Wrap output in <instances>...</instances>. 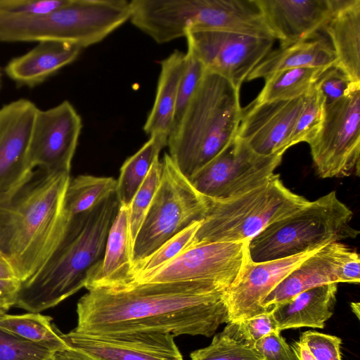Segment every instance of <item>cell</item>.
<instances>
[{
  "mask_svg": "<svg viewBox=\"0 0 360 360\" xmlns=\"http://www.w3.org/2000/svg\"><path fill=\"white\" fill-rule=\"evenodd\" d=\"M0 278H16L15 273L4 256L0 252Z\"/></svg>",
  "mask_w": 360,
  "mask_h": 360,
  "instance_id": "obj_43",
  "label": "cell"
},
{
  "mask_svg": "<svg viewBox=\"0 0 360 360\" xmlns=\"http://www.w3.org/2000/svg\"><path fill=\"white\" fill-rule=\"evenodd\" d=\"M316 250L258 263L248 257L238 276L226 292L229 322L243 321L270 312L262 306L263 300Z\"/></svg>",
  "mask_w": 360,
  "mask_h": 360,
  "instance_id": "obj_15",
  "label": "cell"
},
{
  "mask_svg": "<svg viewBox=\"0 0 360 360\" xmlns=\"http://www.w3.org/2000/svg\"><path fill=\"white\" fill-rule=\"evenodd\" d=\"M308 144L319 177L359 176L360 82L341 98L324 105L321 126Z\"/></svg>",
  "mask_w": 360,
  "mask_h": 360,
  "instance_id": "obj_8",
  "label": "cell"
},
{
  "mask_svg": "<svg viewBox=\"0 0 360 360\" xmlns=\"http://www.w3.org/2000/svg\"><path fill=\"white\" fill-rule=\"evenodd\" d=\"M323 106V99L314 84L304 96L302 109L290 135L288 148L312 140L322 122Z\"/></svg>",
  "mask_w": 360,
  "mask_h": 360,
  "instance_id": "obj_32",
  "label": "cell"
},
{
  "mask_svg": "<svg viewBox=\"0 0 360 360\" xmlns=\"http://www.w3.org/2000/svg\"><path fill=\"white\" fill-rule=\"evenodd\" d=\"M4 314V313H2L1 311H0V316Z\"/></svg>",
  "mask_w": 360,
  "mask_h": 360,
  "instance_id": "obj_46",
  "label": "cell"
},
{
  "mask_svg": "<svg viewBox=\"0 0 360 360\" xmlns=\"http://www.w3.org/2000/svg\"><path fill=\"white\" fill-rule=\"evenodd\" d=\"M207 200V211L191 245L249 242L267 226L294 213L309 201L285 187L277 174L238 197Z\"/></svg>",
  "mask_w": 360,
  "mask_h": 360,
  "instance_id": "obj_6",
  "label": "cell"
},
{
  "mask_svg": "<svg viewBox=\"0 0 360 360\" xmlns=\"http://www.w3.org/2000/svg\"><path fill=\"white\" fill-rule=\"evenodd\" d=\"M291 348L297 360H316L309 350L299 340L292 342Z\"/></svg>",
  "mask_w": 360,
  "mask_h": 360,
  "instance_id": "obj_41",
  "label": "cell"
},
{
  "mask_svg": "<svg viewBox=\"0 0 360 360\" xmlns=\"http://www.w3.org/2000/svg\"><path fill=\"white\" fill-rule=\"evenodd\" d=\"M333 15L323 30L337 62L353 82H360V0H334Z\"/></svg>",
  "mask_w": 360,
  "mask_h": 360,
  "instance_id": "obj_21",
  "label": "cell"
},
{
  "mask_svg": "<svg viewBox=\"0 0 360 360\" xmlns=\"http://www.w3.org/2000/svg\"><path fill=\"white\" fill-rule=\"evenodd\" d=\"M240 321L245 334L254 343L271 333L280 331L272 311Z\"/></svg>",
  "mask_w": 360,
  "mask_h": 360,
  "instance_id": "obj_39",
  "label": "cell"
},
{
  "mask_svg": "<svg viewBox=\"0 0 360 360\" xmlns=\"http://www.w3.org/2000/svg\"><path fill=\"white\" fill-rule=\"evenodd\" d=\"M351 251L340 242L318 249L267 295L262 306L272 311L275 307L307 290L324 284L342 283V266Z\"/></svg>",
  "mask_w": 360,
  "mask_h": 360,
  "instance_id": "obj_18",
  "label": "cell"
},
{
  "mask_svg": "<svg viewBox=\"0 0 360 360\" xmlns=\"http://www.w3.org/2000/svg\"><path fill=\"white\" fill-rule=\"evenodd\" d=\"M44 360H82L70 349L57 351Z\"/></svg>",
  "mask_w": 360,
  "mask_h": 360,
  "instance_id": "obj_42",
  "label": "cell"
},
{
  "mask_svg": "<svg viewBox=\"0 0 360 360\" xmlns=\"http://www.w3.org/2000/svg\"><path fill=\"white\" fill-rule=\"evenodd\" d=\"M325 70L319 68L304 67L277 72L265 80L263 89L252 102L260 103L303 96Z\"/></svg>",
  "mask_w": 360,
  "mask_h": 360,
  "instance_id": "obj_29",
  "label": "cell"
},
{
  "mask_svg": "<svg viewBox=\"0 0 360 360\" xmlns=\"http://www.w3.org/2000/svg\"><path fill=\"white\" fill-rule=\"evenodd\" d=\"M167 141L158 136L149 139L122 164L117 179L115 195L120 206L129 207L131 202L145 180L161 150Z\"/></svg>",
  "mask_w": 360,
  "mask_h": 360,
  "instance_id": "obj_25",
  "label": "cell"
},
{
  "mask_svg": "<svg viewBox=\"0 0 360 360\" xmlns=\"http://www.w3.org/2000/svg\"><path fill=\"white\" fill-rule=\"evenodd\" d=\"M241 115L240 89L206 70L167 139L168 154L185 176L191 178L232 143Z\"/></svg>",
  "mask_w": 360,
  "mask_h": 360,
  "instance_id": "obj_4",
  "label": "cell"
},
{
  "mask_svg": "<svg viewBox=\"0 0 360 360\" xmlns=\"http://www.w3.org/2000/svg\"><path fill=\"white\" fill-rule=\"evenodd\" d=\"M336 62L330 42L317 36L271 51L249 75L246 81L258 78L266 80L277 72L297 68L314 67L327 70L335 66Z\"/></svg>",
  "mask_w": 360,
  "mask_h": 360,
  "instance_id": "obj_23",
  "label": "cell"
},
{
  "mask_svg": "<svg viewBox=\"0 0 360 360\" xmlns=\"http://www.w3.org/2000/svg\"><path fill=\"white\" fill-rule=\"evenodd\" d=\"M338 285L333 283L310 288L275 307L272 314L278 330L323 328L334 312Z\"/></svg>",
  "mask_w": 360,
  "mask_h": 360,
  "instance_id": "obj_22",
  "label": "cell"
},
{
  "mask_svg": "<svg viewBox=\"0 0 360 360\" xmlns=\"http://www.w3.org/2000/svg\"><path fill=\"white\" fill-rule=\"evenodd\" d=\"M22 281L16 278H0V311L6 314L15 306Z\"/></svg>",
  "mask_w": 360,
  "mask_h": 360,
  "instance_id": "obj_40",
  "label": "cell"
},
{
  "mask_svg": "<svg viewBox=\"0 0 360 360\" xmlns=\"http://www.w3.org/2000/svg\"><path fill=\"white\" fill-rule=\"evenodd\" d=\"M120 205L115 193L69 219L65 233L41 267L22 281L14 307L40 313L84 288L102 259Z\"/></svg>",
  "mask_w": 360,
  "mask_h": 360,
  "instance_id": "obj_3",
  "label": "cell"
},
{
  "mask_svg": "<svg viewBox=\"0 0 360 360\" xmlns=\"http://www.w3.org/2000/svg\"><path fill=\"white\" fill-rule=\"evenodd\" d=\"M202 221V220H201ZM201 221L192 223L146 258L132 264L133 285L138 279L174 259L191 245ZM129 285V286H130ZM129 287V286H128Z\"/></svg>",
  "mask_w": 360,
  "mask_h": 360,
  "instance_id": "obj_30",
  "label": "cell"
},
{
  "mask_svg": "<svg viewBox=\"0 0 360 360\" xmlns=\"http://www.w3.org/2000/svg\"><path fill=\"white\" fill-rule=\"evenodd\" d=\"M162 169V161H160V157H158L128 207L129 236L131 251L136 237L159 186Z\"/></svg>",
  "mask_w": 360,
  "mask_h": 360,
  "instance_id": "obj_31",
  "label": "cell"
},
{
  "mask_svg": "<svg viewBox=\"0 0 360 360\" xmlns=\"http://www.w3.org/2000/svg\"><path fill=\"white\" fill-rule=\"evenodd\" d=\"M205 71L206 70L202 63L190 50L187 49L185 67L178 89L174 125L182 117L186 107L198 88Z\"/></svg>",
  "mask_w": 360,
  "mask_h": 360,
  "instance_id": "obj_34",
  "label": "cell"
},
{
  "mask_svg": "<svg viewBox=\"0 0 360 360\" xmlns=\"http://www.w3.org/2000/svg\"><path fill=\"white\" fill-rule=\"evenodd\" d=\"M304 96L260 103L242 108L236 138L262 155H283L302 111Z\"/></svg>",
  "mask_w": 360,
  "mask_h": 360,
  "instance_id": "obj_14",
  "label": "cell"
},
{
  "mask_svg": "<svg viewBox=\"0 0 360 360\" xmlns=\"http://www.w3.org/2000/svg\"><path fill=\"white\" fill-rule=\"evenodd\" d=\"M255 346L263 360H297L281 331L263 337L255 342Z\"/></svg>",
  "mask_w": 360,
  "mask_h": 360,
  "instance_id": "obj_38",
  "label": "cell"
},
{
  "mask_svg": "<svg viewBox=\"0 0 360 360\" xmlns=\"http://www.w3.org/2000/svg\"><path fill=\"white\" fill-rule=\"evenodd\" d=\"M69 173L34 169L0 192V252L15 277L25 281L60 243L69 219L63 212Z\"/></svg>",
  "mask_w": 360,
  "mask_h": 360,
  "instance_id": "obj_2",
  "label": "cell"
},
{
  "mask_svg": "<svg viewBox=\"0 0 360 360\" xmlns=\"http://www.w3.org/2000/svg\"><path fill=\"white\" fill-rule=\"evenodd\" d=\"M188 49L207 71L240 89L249 75L271 51L275 39L221 30L188 32Z\"/></svg>",
  "mask_w": 360,
  "mask_h": 360,
  "instance_id": "obj_11",
  "label": "cell"
},
{
  "mask_svg": "<svg viewBox=\"0 0 360 360\" xmlns=\"http://www.w3.org/2000/svg\"><path fill=\"white\" fill-rule=\"evenodd\" d=\"M352 216L333 191L309 201L252 238L248 244L249 259L257 263L277 260L355 238L359 231L350 225Z\"/></svg>",
  "mask_w": 360,
  "mask_h": 360,
  "instance_id": "obj_5",
  "label": "cell"
},
{
  "mask_svg": "<svg viewBox=\"0 0 360 360\" xmlns=\"http://www.w3.org/2000/svg\"><path fill=\"white\" fill-rule=\"evenodd\" d=\"M352 311L356 315L358 319H359L360 315V303L359 302H351L350 304Z\"/></svg>",
  "mask_w": 360,
  "mask_h": 360,
  "instance_id": "obj_44",
  "label": "cell"
},
{
  "mask_svg": "<svg viewBox=\"0 0 360 360\" xmlns=\"http://www.w3.org/2000/svg\"><path fill=\"white\" fill-rule=\"evenodd\" d=\"M54 352L0 328V360H44Z\"/></svg>",
  "mask_w": 360,
  "mask_h": 360,
  "instance_id": "obj_33",
  "label": "cell"
},
{
  "mask_svg": "<svg viewBox=\"0 0 360 360\" xmlns=\"http://www.w3.org/2000/svg\"><path fill=\"white\" fill-rule=\"evenodd\" d=\"M248 244V242L243 241L193 244L174 259L140 278L133 285L202 281L229 288L249 257Z\"/></svg>",
  "mask_w": 360,
  "mask_h": 360,
  "instance_id": "obj_10",
  "label": "cell"
},
{
  "mask_svg": "<svg viewBox=\"0 0 360 360\" xmlns=\"http://www.w3.org/2000/svg\"><path fill=\"white\" fill-rule=\"evenodd\" d=\"M227 289L202 281L92 289L77 304L73 330L98 335L153 332L209 338L229 322Z\"/></svg>",
  "mask_w": 360,
  "mask_h": 360,
  "instance_id": "obj_1",
  "label": "cell"
},
{
  "mask_svg": "<svg viewBox=\"0 0 360 360\" xmlns=\"http://www.w3.org/2000/svg\"><path fill=\"white\" fill-rule=\"evenodd\" d=\"M186 63V53L174 50L161 61L155 98L143 130L150 136L167 141L174 121L178 89Z\"/></svg>",
  "mask_w": 360,
  "mask_h": 360,
  "instance_id": "obj_24",
  "label": "cell"
},
{
  "mask_svg": "<svg viewBox=\"0 0 360 360\" xmlns=\"http://www.w3.org/2000/svg\"><path fill=\"white\" fill-rule=\"evenodd\" d=\"M299 341L316 360H342L340 352L342 340L337 336L307 330L300 335Z\"/></svg>",
  "mask_w": 360,
  "mask_h": 360,
  "instance_id": "obj_35",
  "label": "cell"
},
{
  "mask_svg": "<svg viewBox=\"0 0 360 360\" xmlns=\"http://www.w3.org/2000/svg\"><path fill=\"white\" fill-rule=\"evenodd\" d=\"M65 0H0V15L25 17L51 12Z\"/></svg>",
  "mask_w": 360,
  "mask_h": 360,
  "instance_id": "obj_37",
  "label": "cell"
},
{
  "mask_svg": "<svg viewBox=\"0 0 360 360\" xmlns=\"http://www.w3.org/2000/svg\"><path fill=\"white\" fill-rule=\"evenodd\" d=\"M81 50L64 42L39 41L27 53L11 59L4 72L17 86L33 88L74 62Z\"/></svg>",
  "mask_w": 360,
  "mask_h": 360,
  "instance_id": "obj_20",
  "label": "cell"
},
{
  "mask_svg": "<svg viewBox=\"0 0 360 360\" xmlns=\"http://www.w3.org/2000/svg\"><path fill=\"white\" fill-rule=\"evenodd\" d=\"M354 83L343 71L333 66L320 75L315 86L324 105H328L346 95Z\"/></svg>",
  "mask_w": 360,
  "mask_h": 360,
  "instance_id": "obj_36",
  "label": "cell"
},
{
  "mask_svg": "<svg viewBox=\"0 0 360 360\" xmlns=\"http://www.w3.org/2000/svg\"><path fill=\"white\" fill-rule=\"evenodd\" d=\"M161 161L160 182L136 237L132 264L150 255L192 223L202 220L207 211V199L195 189L168 153Z\"/></svg>",
  "mask_w": 360,
  "mask_h": 360,
  "instance_id": "obj_7",
  "label": "cell"
},
{
  "mask_svg": "<svg viewBox=\"0 0 360 360\" xmlns=\"http://www.w3.org/2000/svg\"><path fill=\"white\" fill-rule=\"evenodd\" d=\"M282 157L281 154L259 155L236 137L229 146L188 179L207 199L226 200L267 181L274 174Z\"/></svg>",
  "mask_w": 360,
  "mask_h": 360,
  "instance_id": "obj_9",
  "label": "cell"
},
{
  "mask_svg": "<svg viewBox=\"0 0 360 360\" xmlns=\"http://www.w3.org/2000/svg\"><path fill=\"white\" fill-rule=\"evenodd\" d=\"M129 208L120 206L109 231L102 259L90 271L85 288H122L132 282Z\"/></svg>",
  "mask_w": 360,
  "mask_h": 360,
  "instance_id": "obj_19",
  "label": "cell"
},
{
  "mask_svg": "<svg viewBox=\"0 0 360 360\" xmlns=\"http://www.w3.org/2000/svg\"><path fill=\"white\" fill-rule=\"evenodd\" d=\"M49 316L29 312L0 316V328L25 340L44 345L54 352L68 349L63 333Z\"/></svg>",
  "mask_w": 360,
  "mask_h": 360,
  "instance_id": "obj_27",
  "label": "cell"
},
{
  "mask_svg": "<svg viewBox=\"0 0 360 360\" xmlns=\"http://www.w3.org/2000/svg\"><path fill=\"white\" fill-rule=\"evenodd\" d=\"M62 338L82 360H184L174 337L153 332L89 334L71 330Z\"/></svg>",
  "mask_w": 360,
  "mask_h": 360,
  "instance_id": "obj_13",
  "label": "cell"
},
{
  "mask_svg": "<svg viewBox=\"0 0 360 360\" xmlns=\"http://www.w3.org/2000/svg\"><path fill=\"white\" fill-rule=\"evenodd\" d=\"M280 46L311 39L334 13L332 0H257Z\"/></svg>",
  "mask_w": 360,
  "mask_h": 360,
  "instance_id": "obj_17",
  "label": "cell"
},
{
  "mask_svg": "<svg viewBox=\"0 0 360 360\" xmlns=\"http://www.w3.org/2000/svg\"><path fill=\"white\" fill-rule=\"evenodd\" d=\"M1 72L0 70V88H1Z\"/></svg>",
  "mask_w": 360,
  "mask_h": 360,
  "instance_id": "obj_45",
  "label": "cell"
},
{
  "mask_svg": "<svg viewBox=\"0 0 360 360\" xmlns=\"http://www.w3.org/2000/svg\"><path fill=\"white\" fill-rule=\"evenodd\" d=\"M116 185L112 177L82 174L70 179L64 197V214L70 219L90 210L115 193Z\"/></svg>",
  "mask_w": 360,
  "mask_h": 360,
  "instance_id": "obj_28",
  "label": "cell"
},
{
  "mask_svg": "<svg viewBox=\"0 0 360 360\" xmlns=\"http://www.w3.org/2000/svg\"><path fill=\"white\" fill-rule=\"evenodd\" d=\"M82 128L81 117L68 101L39 108L28 152L31 168L70 174Z\"/></svg>",
  "mask_w": 360,
  "mask_h": 360,
  "instance_id": "obj_12",
  "label": "cell"
},
{
  "mask_svg": "<svg viewBox=\"0 0 360 360\" xmlns=\"http://www.w3.org/2000/svg\"><path fill=\"white\" fill-rule=\"evenodd\" d=\"M38 109L27 98L0 108V192L16 186L33 170L28 152Z\"/></svg>",
  "mask_w": 360,
  "mask_h": 360,
  "instance_id": "obj_16",
  "label": "cell"
},
{
  "mask_svg": "<svg viewBox=\"0 0 360 360\" xmlns=\"http://www.w3.org/2000/svg\"><path fill=\"white\" fill-rule=\"evenodd\" d=\"M240 321L228 322L210 345L192 352L191 360H263Z\"/></svg>",
  "mask_w": 360,
  "mask_h": 360,
  "instance_id": "obj_26",
  "label": "cell"
}]
</instances>
